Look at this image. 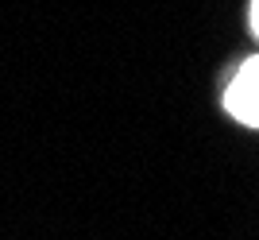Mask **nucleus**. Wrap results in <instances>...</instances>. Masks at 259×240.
I'll return each mask as SVG.
<instances>
[{
  "instance_id": "obj_2",
  "label": "nucleus",
  "mask_w": 259,
  "mask_h": 240,
  "mask_svg": "<svg viewBox=\"0 0 259 240\" xmlns=\"http://www.w3.org/2000/svg\"><path fill=\"white\" fill-rule=\"evenodd\" d=\"M251 31H255V39H259V0H251Z\"/></svg>"
},
{
  "instance_id": "obj_1",
  "label": "nucleus",
  "mask_w": 259,
  "mask_h": 240,
  "mask_svg": "<svg viewBox=\"0 0 259 240\" xmlns=\"http://www.w3.org/2000/svg\"><path fill=\"white\" fill-rule=\"evenodd\" d=\"M225 109L232 112L240 124L259 128V58H248V62L232 74V82H228V89H225Z\"/></svg>"
}]
</instances>
